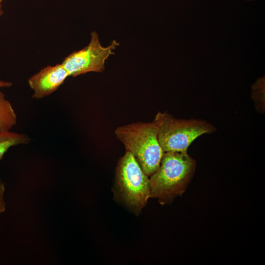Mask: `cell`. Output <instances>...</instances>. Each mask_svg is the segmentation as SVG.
<instances>
[{"mask_svg":"<svg viewBox=\"0 0 265 265\" xmlns=\"http://www.w3.org/2000/svg\"><path fill=\"white\" fill-rule=\"evenodd\" d=\"M31 141L26 134L13 132L0 133V160L11 147L19 145L28 144Z\"/></svg>","mask_w":265,"mask_h":265,"instance_id":"8","label":"cell"},{"mask_svg":"<svg viewBox=\"0 0 265 265\" xmlns=\"http://www.w3.org/2000/svg\"><path fill=\"white\" fill-rule=\"evenodd\" d=\"M3 0H0V16L3 13V11L2 8V2Z\"/></svg>","mask_w":265,"mask_h":265,"instance_id":"12","label":"cell"},{"mask_svg":"<svg viewBox=\"0 0 265 265\" xmlns=\"http://www.w3.org/2000/svg\"><path fill=\"white\" fill-rule=\"evenodd\" d=\"M12 85V83L9 81L0 80V88L2 87H9Z\"/></svg>","mask_w":265,"mask_h":265,"instance_id":"11","label":"cell"},{"mask_svg":"<svg viewBox=\"0 0 265 265\" xmlns=\"http://www.w3.org/2000/svg\"><path fill=\"white\" fill-rule=\"evenodd\" d=\"M265 76L261 77L251 86V97L256 110L263 113L265 109Z\"/></svg>","mask_w":265,"mask_h":265,"instance_id":"9","label":"cell"},{"mask_svg":"<svg viewBox=\"0 0 265 265\" xmlns=\"http://www.w3.org/2000/svg\"><path fill=\"white\" fill-rule=\"evenodd\" d=\"M69 74L61 63L48 65L28 79V83L33 92L32 97L41 99L46 97L61 86Z\"/></svg>","mask_w":265,"mask_h":265,"instance_id":"6","label":"cell"},{"mask_svg":"<svg viewBox=\"0 0 265 265\" xmlns=\"http://www.w3.org/2000/svg\"><path fill=\"white\" fill-rule=\"evenodd\" d=\"M119 43L113 41L111 44L103 47L95 31L91 33L89 44L83 49L74 52L64 58L61 63L69 76L75 77L90 72H102L105 70L106 59L114 54Z\"/></svg>","mask_w":265,"mask_h":265,"instance_id":"5","label":"cell"},{"mask_svg":"<svg viewBox=\"0 0 265 265\" xmlns=\"http://www.w3.org/2000/svg\"><path fill=\"white\" fill-rule=\"evenodd\" d=\"M246 0L249 1H253V0Z\"/></svg>","mask_w":265,"mask_h":265,"instance_id":"13","label":"cell"},{"mask_svg":"<svg viewBox=\"0 0 265 265\" xmlns=\"http://www.w3.org/2000/svg\"><path fill=\"white\" fill-rule=\"evenodd\" d=\"M117 196L137 214L150 197V180L133 156L128 152L119 160L116 172Z\"/></svg>","mask_w":265,"mask_h":265,"instance_id":"4","label":"cell"},{"mask_svg":"<svg viewBox=\"0 0 265 265\" xmlns=\"http://www.w3.org/2000/svg\"><path fill=\"white\" fill-rule=\"evenodd\" d=\"M5 189L4 183L0 178V214L6 210V203L4 199Z\"/></svg>","mask_w":265,"mask_h":265,"instance_id":"10","label":"cell"},{"mask_svg":"<svg viewBox=\"0 0 265 265\" xmlns=\"http://www.w3.org/2000/svg\"><path fill=\"white\" fill-rule=\"evenodd\" d=\"M196 161L187 153L164 152L159 167L150 176V197L161 205L171 203L181 196L191 180Z\"/></svg>","mask_w":265,"mask_h":265,"instance_id":"1","label":"cell"},{"mask_svg":"<svg viewBox=\"0 0 265 265\" xmlns=\"http://www.w3.org/2000/svg\"><path fill=\"white\" fill-rule=\"evenodd\" d=\"M17 119L11 104L0 92V133L10 131L16 125Z\"/></svg>","mask_w":265,"mask_h":265,"instance_id":"7","label":"cell"},{"mask_svg":"<svg viewBox=\"0 0 265 265\" xmlns=\"http://www.w3.org/2000/svg\"><path fill=\"white\" fill-rule=\"evenodd\" d=\"M117 138L124 145L148 176L158 168L164 153L158 140V128L154 122H136L117 128Z\"/></svg>","mask_w":265,"mask_h":265,"instance_id":"2","label":"cell"},{"mask_svg":"<svg viewBox=\"0 0 265 265\" xmlns=\"http://www.w3.org/2000/svg\"><path fill=\"white\" fill-rule=\"evenodd\" d=\"M153 122L158 128L159 143L164 151L187 153L191 143L199 136L212 133L215 127L200 119H178L166 112H158Z\"/></svg>","mask_w":265,"mask_h":265,"instance_id":"3","label":"cell"}]
</instances>
